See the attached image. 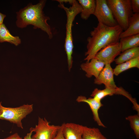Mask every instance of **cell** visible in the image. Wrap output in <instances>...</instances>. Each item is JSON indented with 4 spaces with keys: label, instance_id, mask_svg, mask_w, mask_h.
I'll return each mask as SVG.
<instances>
[{
    "label": "cell",
    "instance_id": "obj_21",
    "mask_svg": "<svg viewBox=\"0 0 139 139\" xmlns=\"http://www.w3.org/2000/svg\"><path fill=\"white\" fill-rule=\"evenodd\" d=\"M126 119L129 121L131 128L137 138H139V115L138 114L128 116Z\"/></svg>",
    "mask_w": 139,
    "mask_h": 139
},
{
    "label": "cell",
    "instance_id": "obj_12",
    "mask_svg": "<svg viewBox=\"0 0 139 139\" xmlns=\"http://www.w3.org/2000/svg\"><path fill=\"white\" fill-rule=\"evenodd\" d=\"M76 101L79 102H85L89 105L93 116V118L99 126L106 127L105 126L101 120L98 114V111L100 108L103 106L101 101H98L93 98H86L85 97L81 95L78 96Z\"/></svg>",
    "mask_w": 139,
    "mask_h": 139
},
{
    "label": "cell",
    "instance_id": "obj_13",
    "mask_svg": "<svg viewBox=\"0 0 139 139\" xmlns=\"http://www.w3.org/2000/svg\"><path fill=\"white\" fill-rule=\"evenodd\" d=\"M83 126L73 123H64L62 133L65 139H82Z\"/></svg>",
    "mask_w": 139,
    "mask_h": 139
},
{
    "label": "cell",
    "instance_id": "obj_28",
    "mask_svg": "<svg viewBox=\"0 0 139 139\" xmlns=\"http://www.w3.org/2000/svg\"><path fill=\"white\" fill-rule=\"evenodd\" d=\"M2 104V103L1 102H0V106Z\"/></svg>",
    "mask_w": 139,
    "mask_h": 139
},
{
    "label": "cell",
    "instance_id": "obj_6",
    "mask_svg": "<svg viewBox=\"0 0 139 139\" xmlns=\"http://www.w3.org/2000/svg\"><path fill=\"white\" fill-rule=\"evenodd\" d=\"M60 127L61 126L50 125L45 118L39 117L38 124L32 127L35 133L32 136L37 139H53Z\"/></svg>",
    "mask_w": 139,
    "mask_h": 139
},
{
    "label": "cell",
    "instance_id": "obj_4",
    "mask_svg": "<svg viewBox=\"0 0 139 139\" xmlns=\"http://www.w3.org/2000/svg\"><path fill=\"white\" fill-rule=\"evenodd\" d=\"M107 3L113 16L119 25L124 31L128 26L129 21L132 16L130 0H107Z\"/></svg>",
    "mask_w": 139,
    "mask_h": 139
},
{
    "label": "cell",
    "instance_id": "obj_11",
    "mask_svg": "<svg viewBox=\"0 0 139 139\" xmlns=\"http://www.w3.org/2000/svg\"><path fill=\"white\" fill-rule=\"evenodd\" d=\"M105 65L103 62L93 58L89 62L82 63L80 67L82 70L85 72V76L87 77L90 78L94 76L97 78Z\"/></svg>",
    "mask_w": 139,
    "mask_h": 139
},
{
    "label": "cell",
    "instance_id": "obj_3",
    "mask_svg": "<svg viewBox=\"0 0 139 139\" xmlns=\"http://www.w3.org/2000/svg\"><path fill=\"white\" fill-rule=\"evenodd\" d=\"M72 6L66 7L64 3H59L58 7L64 9L66 13L67 22L66 24V35L64 47L67 55L68 70L70 71L72 67L73 60L72 56L74 47L72 35L73 22L75 17L82 11V8L78 1L74 0Z\"/></svg>",
    "mask_w": 139,
    "mask_h": 139
},
{
    "label": "cell",
    "instance_id": "obj_24",
    "mask_svg": "<svg viewBox=\"0 0 139 139\" xmlns=\"http://www.w3.org/2000/svg\"><path fill=\"white\" fill-rule=\"evenodd\" d=\"M3 139H23L17 133H15Z\"/></svg>",
    "mask_w": 139,
    "mask_h": 139
},
{
    "label": "cell",
    "instance_id": "obj_22",
    "mask_svg": "<svg viewBox=\"0 0 139 139\" xmlns=\"http://www.w3.org/2000/svg\"><path fill=\"white\" fill-rule=\"evenodd\" d=\"M131 1V7L133 13H139V0Z\"/></svg>",
    "mask_w": 139,
    "mask_h": 139
},
{
    "label": "cell",
    "instance_id": "obj_14",
    "mask_svg": "<svg viewBox=\"0 0 139 139\" xmlns=\"http://www.w3.org/2000/svg\"><path fill=\"white\" fill-rule=\"evenodd\" d=\"M138 34H139V13H133L129 19L128 28L121 33L119 38Z\"/></svg>",
    "mask_w": 139,
    "mask_h": 139
},
{
    "label": "cell",
    "instance_id": "obj_8",
    "mask_svg": "<svg viewBox=\"0 0 139 139\" xmlns=\"http://www.w3.org/2000/svg\"><path fill=\"white\" fill-rule=\"evenodd\" d=\"M121 52V45L119 41L102 48L96 54L94 58L103 62L105 65L110 64Z\"/></svg>",
    "mask_w": 139,
    "mask_h": 139
},
{
    "label": "cell",
    "instance_id": "obj_7",
    "mask_svg": "<svg viewBox=\"0 0 139 139\" xmlns=\"http://www.w3.org/2000/svg\"><path fill=\"white\" fill-rule=\"evenodd\" d=\"M96 7L93 15L99 23L109 27L118 25L106 0H96Z\"/></svg>",
    "mask_w": 139,
    "mask_h": 139
},
{
    "label": "cell",
    "instance_id": "obj_17",
    "mask_svg": "<svg viewBox=\"0 0 139 139\" xmlns=\"http://www.w3.org/2000/svg\"><path fill=\"white\" fill-rule=\"evenodd\" d=\"M119 55L114 60L118 65L139 57V47L126 50Z\"/></svg>",
    "mask_w": 139,
    "mask_h": 139
},
{
    "label": "cell",
    "instance_id": "obj_2",
    "mask_svg": "<svg viewBox=\"0 0 139 139\" xmlns=\"http://www.w3.org/2000/svg\"><path fill=\"white\" fill-rule=\"evenodd\" d=\"M46 2V0H42L35 5L29 3L17 12L16 22L17 26L23 28L28 25H32L34 29H40L46 32L49 38L51 39L53 34L50 27L47 23L50 18L45 15L43 10Z\"/></svg>",
    "mask_w": 139,
    "mask_h": 139
},
{
    "label": "cell",
    "instance_id": "obj_27",
    "mask_svg": "<svg viewBox=\"0 0 139 139\" xmlns=\"http://www.w3.org/2000/svg\"><path fill=\"white\" fill-rule=\"evenodd\" d=\"M6 16V15L0 12V24L3 23L4 20Z\"/></svg>",
    "mask_w": 139,
    "mask_h": 139
},
{
    "label": "cell",
    "instance_id": "obj_1",
    "mask_svg": "<svg viewBox=\"0 0 139 139\" xmlns=\"http://www.w3.org/2000/svg\"><path fill=\"white\" fill-rule=\"evenodd\" d=\"M93 29L90 32V36L87 39V51L84 59L86 62L90 61L102 48L119 42L120 35L123 31L118 25L111 27L100 23Z\"/></svg>",
    "mask_w": 139,
    "mask_h": 139
},
{
    "label": "cell",
    "instance_id": "obj_20",
    "mask_svg": "<svg viewBox=\"0 0 139 139\" xmlns=\"http://www.w3.org/2000/svg\"><path fill=\"white\" fill-rule=\"evenodd\" d=\"M82 139H107L95 127L83 126Z\"/></svg>",
    "mask_w": 139,
    "mask_h": 139
},
{
    "label": "cell",
    "instance_id": "obj_10",
    "mask_svg": "<svg viewBox=\"0 0 139 139\" xmlns=\"http://www.w3.org/2000/svg\"><path fill=\"white\" fill-rule=\"evenodd\" d=\"M100 73L98 77L95 78L94 83L98 85L103 84L105 87L116 89L117 86L114 81L113 69L111 67L110 64H107Z\"/></svg>",
    "mask_w": 139,
    "mask_h": 139
},
{
    "label": "cell",
    "instance_id": "obj_15",
    "mask_svg": "<svg viewBox=\"0 0 139 139\" xmlns=\"http://www.w3.org/2000/svg\"><path fill=\"white\" fill-rule=\"evenodd\" d=\"M78 2L82 8L80 13L81 18L87 20L91 15L94 14L96 7L95 0H78Z\"/></svg>",
    "mask_w": 139,
    "mask_h": 139
},
{
    "label": "cell",
    "instance_id": "obj_9",
    "mask_svg": "<svg viewBox=\"0 0 139 139\" xmlns=\"http://www.w3.org/2000/svg\"><path fill=\"white\" fill-rule=\"evenodd\" d=\"M114 94L123 95L130 100L134 105V108H136L138 106V105L136 100L133 98L131 94L121 87L116 89L106 88L103 90L96 88L93 91L91 96L97 100L101 101V100L105 97Z\"/></svg>",
    "mask_w": 139,
    "mask_h": 139
},
{
    "label": "cell",
    "instance_id": "obj_19",
    "mask_svg": "<svg viewBox=\"0 0 139 139\" xmlns=\"http://www.w3.org/2000/svg\"><path fill=\"white\" fill-rule=\"evenodd\" d=\"M133 67L139 68V57L118 65L113 69L114 74L118 76L122 72Z\"/></svg>",
    "mask_w": 139,
    "mask_h": 139
},
{
    "label": "cell",
    "instance_id": "obj_16",
    "mask_svg": "<svg viewBox=\"0 0 139 139\" xmlns=\"http://www.w3.org/2000/svg\"><path fill=\"white\" fill-rule=\"evenodd\" d=\"M7 42L17 46L21 43V40L19 37L12 35L3 23L0 24V42Z\"/></svg>",
    "mask_w": 139,
    "mask_h": 139
},
{
    "label": "cell",
    "instance_id": "obj_26",
    "mask_svg": "<svg viewBox=\"0 0 139 139\" xmlns=\"http://www.w3.org/2000/svg\"><path fill=\"white\" fill-rule=\"evenodd\" d=\"M74 0H56L59 3H69L71 5L72 4Z\"/></svg>",
    "mask_w": 139,
    "mask_h": 139
},
{
    "label": "cell",
    "instance_id": "obj_23",
    "mask_svg": "<svg viewBox=\"0 0 139 139\" xmlns=\"http://www.w3.org/2000/svg\"><path fill=\"white\" fill-rule=\"evenodd\" d=\"M64 123L61 125V127L59 130L56 136L53 139H65L62 133V129Z\"/></svg>",
    "mask_w": 139,
    "mask_h": 139
},
{
    "label": "cell",
    "instance_id": "obj_18",
    "mask_svg": "<svg viewBox=\"0 0 139 139\" xmlns=\"http://www.w3.org/2000/svg\"><path fill=\"white\" fill-rule=\"evenodd\" d=\"M121 51L139 46V34L129 36L120 39Z\"/></svg>",
    "mask_w": 139,
    "mask_h": 139
},
{
    "label": "cell",
    "instance_id": "obj_5",
    "mask_svg": "<svg viewBox=\"0 0 139 139\" xmlns=\"http://www.w3.org/2000/svg\"><path fill=\"white\" fill-rule=\"evenodd\" d=\"M33 110V105H23L12 108L0 106V119L7 120L23 129L22 120Z\"/></svg>",
    "mask_w": 139,
    "mask_h": 139
},
{
    "label": "cell",
    "instance_id": "obj_25",
    "mask_svg": "<svg viewBox=\"0 0 139 139\" xmlns=\"http://www.w3.org/2000/svg\"><path fill=\"white\" fill-rule=\"evenodd\" d=\"M30 132L27 134V135L23 139H37L32 136V133L33 132L32 127L30 128Z\"/></svg>",
    "mask_w": 139,
    "mask_h": 139
}]
</instances>
